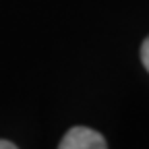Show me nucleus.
<instances>
[{
  "mask_svg": "<svg viewBox=\"0 0 149 149\" xmlns=\"http://www.w3.org/2000/svg\"><path fill=\"white\" fill-rule=\"evenodd\" d=\"M0 149H19L15 143H10V141H4V139H0Z\"/></svg>",
  "mask_w": 149,
  "mask_h": 149,
  "instance_id": "obj_3",
  "label": "nucleus"
},
{
  "mask_svg": "<svg viewBox=\"0 0 149 149\" xmlns=\"http://www.w3.org/2000/svg\"><path fill=\"white\" fill-rule=\"evenodd\" d=\"M141 60H143V66L149 72V37H147V40L143 42V46H141Z\"/></svg>",
  "mask_w": 149,
  "mask_h": 149,
  "instance_id": "obj_2",
  "label": "nucleus"
},
{
  "mask_svg": "<svg viewBox=\"0 0 149 149\" xmlns=\"http://www.w3.org/2000/svg\"><path fill=\"white\" fill-rule=\"evenodd\" d=\"M58 149H108L104 135L89 126H72L66 130Z\"/></svg>",
  "mask_w": 149,
  "mask_h": 149,
  "instance_id": "obj_1",
  "label": "nucleus"
}]
</instances>
